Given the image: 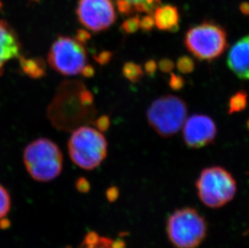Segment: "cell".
<instances>
[{"label":"cell","instance_id":"obj_8","mask_svg":"<svg viewBox=\"0 0 249 248\" xmlns=\"http://www.w3.org/2000/svg\"><path fill=\"white\" fill-rule=\"evenodd\" d=\"M76 12L81 24L93 33L108 29L116 20L112 0H79Z\"/></svg>","mask_w":249,"mask_h":248},{"label":"cell","instance_id":"obj_4","mask_svg":"<svg viewBox=\"0 0 249 248\" xmlns=\"http://www.w3.org/2000/svg\"><path fill=\"white\" fill-rule=\"evenodd\" d=\"M68 150L71 160L77 166L84 170H93L107 156V142L98 129L79 126L71 135Z\"/></svg>","mask_w":249,"mask_h":248},{"label":"cell","instance_id":"obj_11","mask_svg":"<svg viewBox=\"0 0 249 248\" xmlns=\"http://www.w3.org/2000/svg\"><path fill=\"white\" fill-rule=\"evenodd\" d=\"M227 63L236 77L249 81V35L240 39L231 48Z\"/></svg>","mask_w":249,"mask_h":248},{"label":"cell","instance_id":"obj_5","mask_svg":"<svg viewBox=\"0 0 249 248\" xmlns=\"http://www.w3.org/2000/svg\"><path fill=\"white\" fill-rule=\"evenodd\" d=\"M197 197L211 209L221 208L235 197L236 180L232 174L220 166L203 169L196 180Z\"/></svg>","mask_w":249,"mask_h":248},{"label":"cell","instance_id":"obj_24","mask_svg":"<svg viewBox=\"0 0 249 248\" xmlns=\"http://www.w3.org/2000/svg\"><path fill=\"white\" fill-rule=\"evenodd\" d=\"M158 65L157 61L153 59L146 61L143 66V72H145L149 77L155 76L156 72L158 71Z\"/></svg>","mask_w":249,"mask_h":248},{"label":"cell","instance_id":"obj_2","mask_svg":"<svg viewBox=\"0 0 249 248\" xmlns=\"http://www.w3.org/2000/svg\"><path fill=\"white\" fill-rule=\"evenodd\" d=\"M24 163L33 180L49 182L61 174L63 156L53 141L40 138L29 143L24 149Z\"/></svg>","mask_w":249,"mask_h":248},{"label":"cell","instance_id":"obj_13","mask_svg":"<svg viewBox=\"0 0 249 248\" xmlns=\"http://www.w3.org/2000/svg\"><path fill=\"white\" fill-rule=\"evenodd\" d=\"M119 12L123 16H131L135 12L153 14L160 5L152 0H117Z\"/></svg>","mask_w":249,"mask_h":248},{"label":"cell","instance_id":"obj_15","mask_svg":"<svg viewBox=\"0 0 249 248\" xmlns=\"http://www.w3.org/2000/svg\"><path fill=\"white\" fill-rule=\"evenodd\" d=\"M248 97L245 90H240L233 94L228 102V114L232 115L245 110L248 105Z\"/></svg>","mask_w":249,"mask_h":248},{"label":"cell","instance_id":"obj_27","mask_svg":"<svg viewBox=\"0 0 249 248\" xmlns=\"http://www.w3.org/2000/svg\"><path fill=\"white\" fill-rule=\"evenodd\" d=\"M241 13L245 16H249V2H243L240 6Z\"/></svg>","mask_w":249,"mask_h":248},{"label":"cell","instance_id":"obj_6","mask_svg":"<svg viewBox=\"0 0 249 248\" xmlns=\"http://www.w3.org/2000/svg\"><path fill=\"white\" fill-rule=\"evenodd\" d=\"M184 42L196 58L212 61L221 56L228 49V34L219 24L204 21L186 32Z\"/></svg>","mask_w":249,"mask_h":248},{"label":"cell","instance_id":"obj_16","mask_svg":"<svg viewBox=\"0 0 249 248\" xmlns=\"http://www.w3.org/2000/svg\"><path fill=\"white\" fill-rule=\"evenodd\" d=\"M143 70L138 64L129 61L123 66V76L132 83L140 82L143 76Z\"/></svg>","mask_w":249,"mask_h":248},{"label":"cell","instance_id":"obj_25","mask_svg":"<svg viewBox=\"0 0 249 248\" xmlns=\"http://www.w3.org/2000/svg\"><path fill=\"white\" fill-rule=\"evenodd\" d=\"M95 126L96 128L99 131H105L106 130L108 129L109 126H110V120L109 117L107 116H102V117L99 118L95 122Z\"/></svg>","mask_w":249,"mask_h":248},{"label":"cell","instance_id":"obj_10","mask_svg":"<svg viewBox=\"0 0 249 248\" xmlns=\"http://www.w3.org/2000/svg\"><path fill=\"white\" fill-rule=\"evenodd\" d=\"M21 43L14 29L6 20H0V76L8 62L20 56Z\"/></svg>","mask_w":249,"mask_h":248},{"label":"cell","instance_id":"obj_22","mask_svg":"<svg viewBox=\"0 0 249 248\" xmlns=\"http://www.w3.org/2000/svg\"><path fill=\"white\" fill-rule=\"evenodd\" d=\"M169 86L173 90L178 91L185 86V80L181 76L171 72L169 76Z\"/></svg>","mask_w":249,"mask_h":248},{"label":"cell","instance_id":"obj_20","mask_svg":"<svg viewBox=\"0 0 249 248\" xmlns=\"http://www.w3.org/2000/svg\"><path fill=\"white\" fill-rule=\"evenodd\" d=\"M140 19L141 18L139 17V16L130 17L128 19H126L121 25V29L123 32L127 34L137 33V31L140 29Z\"/></svg>","mask_w":249,"mask_h":248},{"label":"cell","instance_id":"obj_14","mask_svg":"<svg viewBox=\"0 0 249 248\" xmlns=\"http://www.w3.org/2000/svg\"><path fill=\"white\" fill-rule=\"evenodd\" d=\"M78 248H126V244L121 239L114 240L90 231L86 234Z\"/></svg>","mask_w":249,"mask_h":248},{"label":"cell","instance_id":"obj_17","mask_svg":"<svg viewBox=\"0 0 249 248\" xmlns=\"http://www.w3.org/2000/svg\"><path fill=\"white\" fill-rule=\"evenodd\" d=\"M22 67L25 73L32 77H39L42 76L44 73L42 63L35 60H23Z\"/></svg>","mask_w":249,"mask_h":248},{"label":"cell","instance_id":"obj_26","mask_svg":"<svg viewBox=\"0 0 249 248\" xmlns=\"http://www.w3.org/2000/svg\"><path fill=\"white\" fill-rule=\"evenodd\" d=\"M111 59V53L110 52H103L102 53L99 54V57L97 59L98 62L100 64L108 63L109 61Z\"/></svg>","mask_w":249,"mask_h":248},{"label":"cell","instance_id":"obj_21","mask_svg":"<svg viewBox=\"0 0 249 248\" xmlns=\"http://www.w3.org/2000/svg\"><path fill=\"white\" fill-rule=\"evenodd\" d=\"M155 26V21L153 14H146L140 19V28L144 33H148L153 30Z\"/></svg>","mask_w":249,"mask_h":248},{"label":"cell","instance_id":"obj_19","mask_svg":"<svg viewBox=\"0 0 249 248\" xmlns=\"http://www.w3.org/2000/svg\"><path fill=\"white\" fill-rule=\"evenodd\" d=\"M177 69L182 74H190L195 71V63L193 58L189 56H181L178 59Z\"/></svg>","mask_w":249,"mask_h":248},{"label":"cell","instance_id":"obj_23","mask_svg":"<svg viewBox=\"0 0 249 248\" xmlns=\"http://www.w3.org/2000/svg\"><path fill=\"white\" fill-rule=\"evenodd\" d=\"M158 68L162 73H170L174 71V61L169 58H163L158 62Z\"/></svg>","mask_w":249,"mask_h":248},{"label":"cell","instance_id":"obj_12","mask_svg":"<svg viewBox=\"0 0 249 248\" xmlns=\"http://www.w3.org/2000/svg\"><path fill=\"white\" fill-rule=\"evenodd\" d=\"M155 26L160 31L176 33L179 29L180 15L174 5H160L153 12Z\"/></svg>","mask_w":249,"mask_h":248},{"label":"cell","instance_id":"obj_18","mask_svg":"<svg viewBox=\"0 0 249 248\" xmlns=\"http://www.w3.org/2000/svg\"><path fill=\"white\" fill-rule=\"evenodd\" d=\"M11 209V197L9 193L0 185V221L7 216Z\"/></svg>","mask_w":249,"mask_h":248},{"label":"cell","instance_id":"obj_1","mask_svg":"<svg viewBox=\"0 0 249 248\" xmlns=\"http://www.w3.org/2000/svg\"><path fill=\"white\" fill-rule=\"evenodd\" d=\"M84 44L77 36H59L50 47L48 62L55 71L65 76H94V69L88 64Z\"/></svg>","mask_w":249,"mask_h":248},{"label":"cell","instance_id":"obj_9","mask_svg":"<svg viewBox=\"0 0 249 248\" xmlns=\"http://www.w3.org/2000/svg\"><path fill=\"white\" fill-rule=\"evenodd\" d=\"M217 126L208 115L195 114L186 119L182 126V136L186 145L198 149L214 142L217 136Z\"/></svg>","mask_w":249,"mask_h":248},{"label":"cell","instance_id":"obj_3","mask_svg":"<svg viewBox=\"0 0 249 248\" xmlns=\"http://www.w3.org/2000/svg\"><path fill=\"white\" fill-rule=\"evenodd\" d=\"M207 221L191 207L178 209L166 223V234L175 248H197L207 238Z\"/></svg>","mask_w":249,"mask_h":248},{"label":"cell","instance_id":"obj_7","mask_svg":"<svg viewBox=\"0 0 249 248\" xmlns=\"http://www.w3.org/2000/svg\"><path fill=\"white\" fill-rule=\"evenodd\" d=\"M187 114L186 102L179 97L169 94L151 103L147 110V120L159 136L169 138L182 128Z\"/></svg>","mask_w":249,"mask_h":248}]
</instances>
